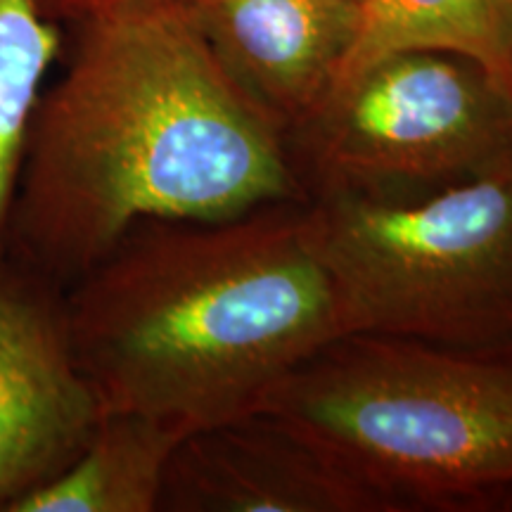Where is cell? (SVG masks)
Here are the masks:
<instances>
[{"instance_id":"1","label":"cell","mask_w":512,"mask_h":512,"mask_svg":"<svg viewBox=\"0 0 512 512\" xmlns=\"http://www.w3.org/2000/svg\"><path fill=\"white\" fill-rule=\"evenodd\" d=\"M31 117L5 254L67 290L147 219L306 202L285 133L228 79L181 0H121L64 27Z\"/></svg>"},{"instance_id":"2","label":"cell","mask_w":512,"mask_h":512,"mask_svg":"<svg viewBox=\"0 0 512 512\" xmlns=\"http://www.w3.org/2000/svg\"><path fill=\"white\" fill-rule=\"evenodd\" d=\"M302 207L140 221L67 287L74 356L102 413L207 430L259 411L285 375L344 335Z\"/></svg>"},{"instance_id":"3","label":"cell","mask_w":512,"mask_h":512,"mask_svg":"<svg viewBox=\"0 0 512 512\" xmlns=\"http://www.w3.org/2000/svg\"><path fill=\"white\" fill-rule=\"evenodd\" d=\"M259 411L330 448L401 510L463 508L512 486V351L349 332Z\"/></svg>"},{"instance_id":"4","label":"cell","mask_w":512,"mask_h":512,"mask_svg":"<svg viewBox=\"0 0 512 512\" xmlns=\"http://www.w3.org/2000/svg\"><path fill=\"white\" fill-rule=\"evenodd\" d=\"M302 214L344 335L512 351V157L425 195H318Z\"/></svg>"},{"instance_id":"5","label":"cell","mask_w":512,"mask_h":512,"mask_svg":"<svg viewBox=\"0 0 512 512\" xmlns=\"http://www.w3.org/2000/svg\"><path fill=\"white\" fill-rule=\"evenodd\" d=\"M285 147L306 200L425 195L512 157V86L470 57L399 50L339 79Z\"/></svg>"},{"instance_id":"6","label":"cell","mask_w":512,"mask_h":512,"mask_svg":"<svg viewBox=\"0 0 512 512\" xmlns=\"http://www.w3.org/2000/svg\"><path fill=\"white\" fill-rule=\"evenodd\" d=\"M102 418L76 363L67 290L0 254V512L62 475Z\"/></svg>"},{"instance_id":"7","label":"cell","mask_w":512,"mask_h":512,"mask_svg":"<svg viewBox=\"0 0 512 512\" xmlns=\"http://www.w3.org/2000/svg\"><path fill=\"white\" fill-rule=\"evenodd\" d=\"M399 510L330 448L264 411L185 434L159 503V512Z\"/></svg>"},{"instance_id":"8","label":"cell","mask_w":512,"mask_h":512,"mask_svg":"<svg viewBox=\"0 0 512 512\" xmlns=\"http://www.w3.org/2000/svg\"><path fill=\"white\" fill-rule=\"evenodd\" d=\"M228 79L283 133L320 105L354 46L351 0H181Z\"/></svg>"},{"instance_id":"9","label":"cell","mask_w":512,"mask_h":512,"mask_svg":"<svg viewBox=\"0 0 512 512\" xmlns=\"http://www.w3.org/2000/svg\"><path fill=\"white\" fill-rule=\"evenodd\" d=\"M185 432L140 413H102L62 475L15 512H159L171 456Z\"/></svg>"},{"instance_id":"10","label":"cell","mask_w":512,"mask_h":512,"mask_svg":"<svg viewBox=\"0 0 512 512\" xmlns=\"http://www.w3.org/2000/svg\"><path fill=\"white\" fill-rule=\"evenodd\" d=\"M399 50H444L470 57L512 86V3L366 0L356 41L337 81Z\"/></svg>"},{"instance_id":"11","label":"cell","mask_w":512,"mask_h":512,"mask_svg":"<svg viewBox=\"0 0 512 512\" xmlns=\"http://www.w3.org/2000/svg\"><path fill=\"white\" fill-rule=\"evenodd\" d=\"M64 50V27L34 0H0V254L24 140L43 83Z\"/></svg>"},{"instance_id":"12","label":"cell","mask_w":512,"mask_h":512,"mask_svg":"<svg viewBox=\"0 0 512 512\" xmlns=\"http://www.w3.org/2000/svg\"><path fill=\"white\" fill-rule=\"evenodd\" d=\"M34 3L43 17L67 27V24L76 22V19L112 8V5L121 3V0H34Z\"/></svg>"},{"instance_id":"13","label":"cell","mask_w":512,"mask_h":512,"mask_svg":"<svg viewBox=\"0 0 512 512\" xmlns=\"http://www.w3.org/2000/svg\"><path fill=\"white\" fill-rule=\"evenodd\" d=\"M351 3H356V5H363V3H366V0H351Z\"/></svg>"},{"instance_id":"14","label":"cell","mask_w":512,"mask_h":512,"mask_svg":"<svg viewBox=\"0 0 512 512\" xmlns=\"http://www.w3.org/2000/svg\"><path fill=\"white\" fill-rule=\"evenodd\" d=\"M510 3H512V0H510Z\"/></svg>"}]
</instances>
